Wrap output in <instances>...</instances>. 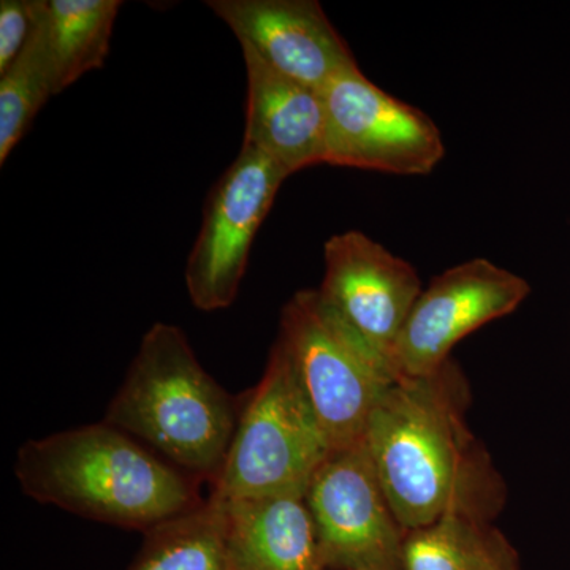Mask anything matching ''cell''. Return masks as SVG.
<instances>
[{
  "instance_id": "cell-1",
  "label": "cell",
  "mask_w": 570,
  "mask_h": 570,
  "mask_svg": "<svg viewBox=\"0 0 570 570\" xmlns=\"http://www.w3.org/2000/svg\"><path fill=\"white\" fill-rule=\"evenodd\" d=\"M464 382L448 362L400 377L367 423L365 442L393 513L406 531L450 513L487 520L501 487L464 423Z\"/></svg>"
},
{
  "instance_id": "cell-2",
  "label": "cell",
  "mask_w": 570,
  "mask_h": 570,
  "mask_svg": "<svg viewBox=\"0 0 570 570\" xmlns=\"http://www.w3.org/2000/svg\"><path fill=\"white\" fill-rule=\"evenodd\" d=\"M14 472L41 504L127 530L151 531L204 502L198 480L105 422L26 442Z\"/></svg>"
},
{
  "instance_id": "cell-3",
  "label": "cell",
  "mask_w": 570,
  "mask_h": 570,
  "mask_svg": "<svg viewBox=\"0 0 570 570\" xmlns=\"http://www.w3.org/2000/svg\"><path fill=\"white\" fill-rule=\"evenodd\" d=\"M242 403L195 356L183 330L154 324L142 336L105 423L195 480H214L230 449Z\"/></svg>"
},
{
  "instance_id": "cell-4",
  "label": "cell",
  "mask_w": 570,
  "mask_h": 570,
  "mask_svg": "<svg viewBox=\"0 0 570 570\" xmlns=\"http://www.w3.org/2000/svg\"><path fill=\"white\" fill-rule=\"evenodd\" d=\"M330 452L291 355L277 340L264 377L242 403L212 494L219 499L305 498Z\"/></svg>"
},
{
  "instance_id": "cell-5",
  "label": "cell",
  "mask_w": 570,
  "mask_h": 570,
  "mask_svg": "<svg viewBox=\"0 0 570 570\" xmlns=\"http://www.w3.org/2000/svg\"><path fill=\"white\" fill-rule=\"evenodd\" d=\"M277 340L330 448L363 441L379 401L397 381L395 371L330 313L317 291L298 292L287 303Z\"/></svg>"
},
{
  "instance_id": "cell-6",
  "label": "cell",
  "mask_w": 570,
  "mask_h": 570,
  "mask_svg": "<svg viewBox=\"0 0 570 570\" xmlns=\"http://www.w3.org/2000/svg\"><path fill=\"white\" fill-rule=\"evenodd\" d=\"M305 502L325 570H404L407 531L385 497L365 439L330 452Z\"/></svg>"
},
{
  "instance_id": "cell-7",
  "label": "cell",
  "mask_w": 570,
  "mask_h": 570,
  "mask_svg": "<svg viewBox=\"0 0 570 570\" xmlns=\"http://www.w3.org/2000/svg\"><path fill=\"white\" fill-rule=\"evenodd\" d=\"M325 164L392 175H426L445 154L433 119L367 80L360 67L322 91Z\"/></svg>"
},
{
  "instance_id": "cell-8",
  "label": "cell",
  "mask_w": 570,
  "mask_h": 570,
  "mask_svg": "<svg viewBox=\"0 0 570 570\" xmlns=\"http://www.w3.org/2000/svg\"><path fill=\"white\" fill-rule=\"evenodd\" d=\"M287 178L272 157L243 142L234 164L214 184L184 272L197 309L214 313L235 302L255 235Z\"/></svg>"
},
{
  "instance_id": "cell-9",
  "label": "cell",
  "mask_w": 570,
  "mask_h": 570,
  "mask_svg": "<svg viewBox=\"0 0 570 570\" xmlns=\"http://www.w3.org/2000/svg\"><path fill=\"white\" fill-rule=\"evenodd\" d=\"M528 295L530 284L523 277L487 258H472L434 277L397 337V379L436 373L463 337L513 313Z\"/></svg>"
},
{
  "instance_id": "cell-10",
  "label": "cell",
  "mask_w": 570,
  "mask_h": 570,
  "mask_svg": "<svg viewBox=\"0 0 570 570\" xmlns=\"http://www.w3.org/2000/svg\"><path fill=\"white\" fill-rule=\"evenodd\" d=\"M324 261L317 291L322 303L395 371L397 337L423 291L414 266L355 230L333 235L325 243Z\"/></svg>"
},
{
  "instance_id": "cell-11",
  "label": "cell",
  "mask_w": 570,
  "mask_h": 570,
  "mask_svg": "<svg viewBox=\"0 0 570 570\" xmlns=\"http://www.w3.org/2000/svg\"><path fill=\"white\" fill-rule=\"evenodd\" d=\"M206 6L242 48L307 88L322 92L358 67L316 0H209Z\"/></svg>"
},
{
  "instance_id": "cell-12",
  "label": "cell",
  "mask_w": 570,
  "mask_h": 570,
  "mask_svg": "<svg viewBox=\"0 0 570 570\" xmlns=\"http://www.w3.org/2000/svg\"><path fill=\"white\" fill-rule=\"evenodd\" d=\"M247 97L245 145L272 157L288 176L325 164L322 92L299 85L243 48Z\"/></svg>"
},
{
  "instance_id": "cell-13",
  "label": "cell",
  "mask_w": 570,
  "mask_h": 570,
  "mask_svg": "<svg viewBox=\"0 0 570 570\" xmlns=\"http://www.w3.org/2000/svg\"><path fill=\"white\" fill-rule=\"evenodd\" d=\"M219 501L232 570H325L305 498Z\"/></svg>"
},
{
  "instance_id": "cell-14",
  "label": "cell",
  "mask_w": 570,
  "mask_h": 570,
  "mask_svg": "<svg viewBox=\"0 0 570 570\" xmlns=\"http://www.w3.org/2000/svg\"><path fill=\"white\" fill-rule=\"evenodd\" d=\"M404 570H520L509 540L478 517L450 513L407 531Z\"/></svg>"
},
{
  "instance_id": "cell-15",
  "label": "cell",
  "mask_w": 570,
  "mask_h": 570,
  "mask_svg": "<svg viewBox=\"0 0 570 570\" xmlns=\"http://www.w3.org/2000/svg\"><path fill=\"white\" fill-rule=\"evenodd\" d=\"M121 7L119 0H48V43L56 96L82 75L104 67Z\"/></svg>"
},
{
  "instance_id": "cell-16",
  "label": "cell",
  "mask_w": 570,
  "mask_h": 570,
  "mask_svg": "<svg viewBox=\"0 0 570 570\" xmlns=\"http://www.w3.org/2000/svg\"><path fill=\"white\" fill-rule=\"evenodd\" d=\"M145 534L130 570H232L224 505L212 494L198 508Z\"/></svg>"
},
{
  "instance_id": "cell-17",
  "label": "cell",
  "mask_w": 570,
  "mask_h": 570,
  "mask_svg": "<svg viewBox=\"0 0 570 570\" xmlns=\"http://www.w3.org/2000/svg\"><path fill=\"white\" fill-rule=\"evenodd\" d=\"M48 0L24 50L0 75V164H6L37 112L55 94L50 43H48Z\"/></svg>"
},
{
  "instance_id": "cell-18",
  "label": "cell",
  "mask_w": 570,
  "mask_h": 570,
  "mask_svg": "<svg viewBox=\"0 0 570 570\" xmlns=\"http://www.w3.org/2000/svg\"><path fill=\"white\" fill-rule=\"evenodd\" d=\"M45 0H2L0 2V75L24 50L43 9Z\"/></svg>"
}]
</instances>
